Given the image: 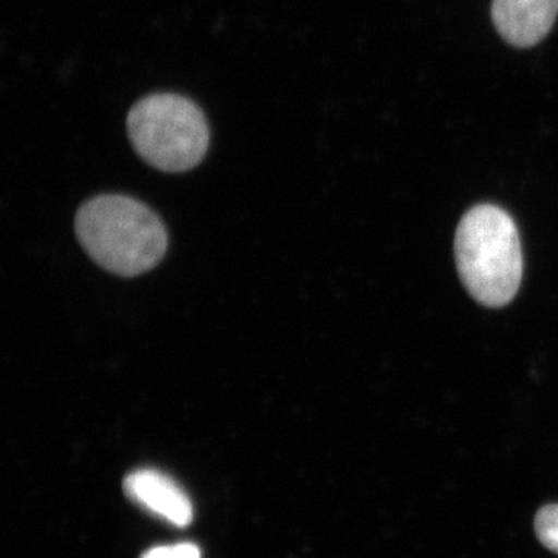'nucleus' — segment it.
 Masks as SVG:
<instances>
[{
  "label": "nucleus",
  "mask_w": 558,
  "mask_h": 558,
  "mask_svg": "<svg viewBox=\"0 0 558 558\" xmlns=\"http://www.w3.org/2000/svg\"><path fill=\"white\" fill-rule=\"evenodd\" d=\"M75 229L90 258L120 277H137L154 269L167 253L163 222L131 197H95L80 208Z\"/></svg>",
  "instance_id": "obj_1"
},
{
  "label": "nucleus",
  "mask_w": 558,
  "mask_h": 558,
  "mask_svg": "<svg viewBox=\"0 0 558 558\" xmlns=\"http://www.w3.org/2000/svg\"><path fill=\"white\" fill-rule=\"evenodd\" d=\"M454 256L462 284L486 307L515 299L523 278L519 229L505 209L483 204L470 208L457 230Z\"/></svg>",
  "instance_id": "obj_2"
},
{
  "label": "nucleus",
  "mask_w": 558,
  "mask_h": 558,
  "mask_svg": "<svg viewBox=\"0 0 558 558\" xmlns=\"http://www.w3.org/2000/svg\"><path fill=\"white\" fill-rule=\"evenodd\" d=\"M128 134L146 163L167 172L197 167L209 146L204 112L178 94H154L135 102L128 116Z\"/></svg>",
  "instance_id": "obj_3"
},
{
  "label": "nucleus",
  "mask_w": 558,
  "mask_h": 558,
  "mask_svg": "<svg viewBox=\"0 0 558 558\" xmlns=\"http://www.w3.org/2000/svg\"><path fill=\"white\" fill-rule=\"evenodd\" d=\"M558 0H494L492 21L506 43L517 49L537 46L556 24Z\"/></svg>",
  "instance_id": "obj_4"
},
{
  "label": "nucleus",
  "mask_w": 558,
  "mask_h": 558,
  "mask_svg": "<svg viewBox=\"0 0 558 558\" xmlns=\"http://www.w3.org/2000/svg\"><path fill=\"white\" fill-rule=\"evenodd\" d=\"M123 488L140 508L174 526L186 527L193 521L189 495L165 473L153 469L135 470L124 478Z\"/></svg>",
  "instance_id": "obj_5"
},
{
  "label": "nucleus",
  "mask_w": 558,
  "mask_h": 558,
  "mask_svg": "<svg viewBox=\"0 0 558 558\" xmlns=\"http://www.w3.org/2000/svg\"><path fill=\"white\" fill-rule=\"evenodd\" d=\"M535 534L546 549L558 554V505H548L538 510Z\"/></svg>",
  "instance_id": "obj_6"
},
{
  "label": "nucleus",
  "mask_w": 558,
  "mask_h": 558,
  "mask_svg": "<svg viewBox=\"0 0 558 558\" xmlns=\"http://www.w3.org/2000/svg\"><path fill=\"white\" fill-rule=\"evenodd\" d=\"M142 558H201V550L193 543H180L150 549Z\"/></svg>",
  "instance_id": "obj_7"
}]
</instances>
